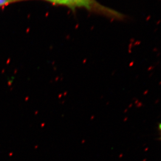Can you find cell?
Listing matches in <instances>:
<instances>
[{"label": "cell", "instance_id": "obj_1", "mask_svg": "<svg viewBox=\"0 0 161 161\" xmlns=\"http://www.w3.org/2000/svg\"><path fill=\"white\" fill-rule=\"evenodd\" d=\"M62 6H66L72 11L79 8H84L114 20H123L126 18L124 14L103 5L96 0H64Z\"/></svg>", "mask_w": 161, "mask_h": 161}, {"label": "cell", "instance_id": "obj_2", "mask_svg": "<svg viewBox=\"0 0 161 161\" xmlns=\"http://www.w3.org/2000/svg\"><path fill=\"white\" fill-rule=\"evenodd\" d=\"M27 1H30V0H0V7L10 4L12 3H16V2H19Z\"/></svg>", "mask_w": 161, "mask_h": 161}, {"label": "cell", "instance_id": "obj_3", "mask_svg": "<svg viewBox=\"0 0 161 161\" xmlns=\"http://www.w3.org/2000/svg\"><path fill=\"white\" fill-rule=\"evenodd\" d=\"M43 1L47 2L48 3H51L55 5H61L62 6L64 0H42Z\"/></svg>", "mask_w": 161, "mask_h": 161}, {"label": "cell", "instance_id": "obj_4", "mask_svg": "<svg viewBox=\"0 0 161 161\" xmlns=\"http://www.w3.org/2000/svg\"><path fill=\"white\" fill-rule=\"evenodd\" d=\"M159 128H160V130L161 131V124H160V125H159Z\"/></svg>", "mask_w": 161, "mask_h": 161}]
</instances>
